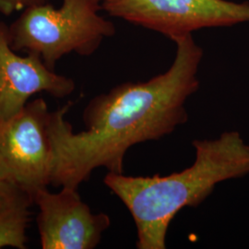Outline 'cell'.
Wrapping results in <instances>:
<instances>
[{"label": "cell", "instance_id": "3957f363", "mask_svg": "<svg viewBox=\"0 0 249 249\" xmlns=\"http://www.w3.org/2000/svg\"><path fill=\"white\" fill-rule=\"evenodd\" d=\"M103 0H62L60 8L42 4L22 11L8 29L15 51L40 54L53 70L64 55H90L103 41L116 33V27L100 12Z\"/></svg>", "mask_w": 249, "mask_h": 249}, {"label": "cell", "instance_id": "6da1fadb", "mask_svg": "<svg viewBox=\"0 0 249 249\" xmlns=\"http://www.w3.org/2000/svg\"><path fill=\"white\" fill-rule=\"evenodd\" d=\"M174 42L176 56L164 73L147 81L121 83L91 99L83 112L85 130L74 132L66 119L72 102L50 112L51 185L78 188L102 167L122 174L132 146L159 141L187 123L186 104L199 87L203 51L192 35Z\"/></svg>", "mask_w": 249, "mask_h": 249}, {"label": "cell", "instance_id": "277c9868", "mask_svg": "<svg viewBox=\"0 0 249 249\" xmlns=\"http://www.w3.org/2000/svg\"><path fill=\"white\" fill-rule=\"evenodd\" d=\"M50 111L44 99L28 103L9 119H0V178L33 196L51 185Z\"/></svg>", "mask_w": 249, "mask_h": 249}, {"label": "cell", "instance_id": "7a4b0ae2", "mask_svg": "<svg viewBox=\"0 0 249 249\" xmlns=\"http://www.w3.org/2000/svg\"><path fill=\"white\" fill-rule=\"evenodd\" d=\"M194 163L169 176L130 177L108 172L104 183L126 207L139 249H165L170 224L187 207L196 208L217 184L249 174V146L235 131L216 140H195Z\"/></svg>", "mask_w": 249, "mask_h": 249}, {"label": "cell", "instance_id": "5b68a950", "mask_svg": "<svg viewBox=\"0 0 249 249\" xmlns=\"http://www.w3.org/2000/svg\"><path fill=\"white\" fill-rule=\"evenodd\" d=\"M103 11L172 41L213 27L249 22V3L228 0H103Z\"/></svg>", "mask_w": 249, "mask_h": 249}, {"label": "cell", "instance_id": "ba28073f", "mask_svg": "<svg viewBox=\"0 0 249 249\" xmlns=\"http://www.w3.org/2000/svg\"><path fill=\"white\" fill-rule=\"evenodd\" d=\"M32 203L28 193L0 178V249H26Z\"/></svg>", "mask_w": 249, "mask_h": 249}, {"label": "cell", "instance_id": "52a82bcc", "mask_svg": "<svg viewBox=\"0 0 249 249\" xmlns=\"http://www.w3.org/2000/svg\"><path fill=\"white\" fill-rule=\"evenodd\" d=\"M75 90L73 80L48 68L40 54L21 56L12 48L8 29L0 22V119L17 115L39 92L65 98Z\"/></svg>", "mask_w": 249, "mask_h": 249}, {"label": "cell", "instance_id": "8992f818", "mask_svg": "<svg viewBox=\"0 0 249 249\" xmlns=\"http://www.w3.org/2000/svg\"><path fill=\"white\" fill-rule=\"evenodd\" d=\"M39 209L37 226L43 249H93L111 225L109 215L93 213L78 193V188L63 187L57 193L47 187L36 192Z\"/></svg>", "mask_w": 249, "mask_h": 249}, {"label": "cell", "instance_id": "9c48e42d", "mask_svg": "<svg viewBox=\"0 0 249 249\" xmlns=\"http://www.w3.org/2000/svg\"><path fill=\"white\" fill-rule=\"evenodd\" d=\"M47 0H0V13L9 16L31 7L45 4Z\"/></svg>", "mask_w": 249, "mask_h": 249}]
</instances>
